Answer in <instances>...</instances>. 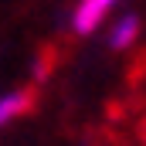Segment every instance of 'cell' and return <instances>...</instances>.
<instances>
[{"label": "cell", "instance_id": "obj_1", "mask_svg": "<svg viewBox=\"0 0 146 146\" xmlns=\"http://www.w3.org/2000/svg\"><path fill=\"white\" fill-rule=\"evenodd\" d=\"M119 0H78L75 3V14H72V27L75 34H92L106 24V17L112 14Z\"/></svg>", "mask_w": 146, "mask_h": 146}, {"label": "cell", "instance_id": "obj_4", "mask_svg": "<svg viewBox=\"0 0 146 146\" xmlns=\"http://www.w3.org/2000/svg\"><path fill=\"white\" fill-rule=\"evenodd\" d=\"M133 146H146V99L136 112V119H133Z\"/></svg>", "mask_w": 146, "mask_h": 146}, {"label": "cell", "instance_id": "obj_3", "mask_svg": "<svg viewBox=\"0 0 146 146\" xmlns=\"http://www.w3.org/2000/svg\"><path fill=\"white\" fill-rule=\"evenodd\" d=\"M139 31H143V24H139V17L136 14H122V17H115L109 27V48L112 51H129L136 41H139Z\"/></svg>", "mask_w": 146, "mask_h": 146}, {"label": "cell", "instance_id": "obj_2", "mask_svg": "<svg viewBox=\"0 0 146 146\" xmlns=\"http://www.w3.org/2000/svg\"><path fill=\"white\" fill-rule=\"evenodd\" d=\"M34 106V92L31 88H10V92H0V136L17 122L24 119Z\"/></svg>", "mask_w": 146, "mask_h": 146}]
</instances>
